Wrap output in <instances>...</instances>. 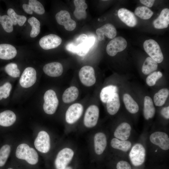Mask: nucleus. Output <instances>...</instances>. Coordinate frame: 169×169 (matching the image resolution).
<instances>
[{
  "instance_id": "1",
  "label": "nucleus",
  "mask_w": 169,
  "mask_h": 169,
  "mask_svg": "<svg viewBox=\"0 0 169 169\" xmlns=\"http://www.w3.org/2000/svg\"><path fill=\"white\" fill-rule=\"evenodd\" d=\"M16 156L17 158L25 160L31 165H35L38 161V156L35 150L25 143L20 144L18 146Z\"/></svg>"
},
{
  "instance_id": "2",
  "label": "nucleus",
  "mask_w": 169,
  "mask_h": 169,
  "mask_svg": "<svg viewBox=\"0 0 169 169\" xmlns=\"http://www.w3.org/2000/svg\"><path fill=\"white\" fill-rule=\"evenodd\" d=\"M145 52L150 57L158 63H161L164 57L160 47L157 42L152 39L146 40L143 43Z\"/></svg>"
},
{
  "instance_id": "3",
  "label": "nucleus",
  "mask_w": 169,
  "mask_h": 169,
  "mask_svg": "<svg viewBox=\"0 0 169 169\" xmlns=\"http://www.w3.org/2000/svg\"><path fill=\"white\" fill-rule=\"evenodd\" d=\"M44 99L43 108L45 113L49 115L54 114L59 105V100L55 91L51 89L47 90L44 94Z\"/></svg>"
},
{
  "instance_id": "4",
  "label": "nucleus",
  "mask_w": 169,
  "mask_h": 169,
  "mask_svg": "<svg viewBox=\"0 0 169 169\" xmlns=\"http://www.w3.org/2000/svg\"><path fill=\"white\" fill-rule=\"evenodd\" d=\"M74 155L73 150L69 148H64L58 153L55 161L56 169H64L72 159Z\"/></svg>"
},
{
  "instance_id": "5",
  "label": "nucleus",
  "mask_w": 169,
  "mask_h": 169,
  "mask_svg": "<svg viewBox=\"0 0 169 169\" xmlns=\"http://www.w3.org/2000/svg\"><path fill=\"white\" fill-rule=\"evenodd\" d=\"M129 157L132 164L135 166L141 165L144 162L146 151L141 144L137 143L133 146L129 153Z\"/></svg>"
},
{
  "instance_id": "6",
  "label": "nucleus",
  "mask_w": 169,
  "mask_h": 169,
  "mask_svg": "<svg viewBox=\"0 0 169 169\" xmlns=\"http://www.w3.org/2000/svg\"><path fill=\"white\" fill-rule=\"evenodd\" d=\"M127 44L126 41L122 37L114 38L108 44L106 48L107 53L110 56H115L118 52L124 50Z\"/></svg>"
},
{
  "instance_id": "7",
  "label": "nucleus",
  "mask_w": 169,
  "mask_h": 169,
  "mask_svg": "<svg viewBox=\"0 0 169 169\" xmlns=\"http://www.w3.org/2000/svg\"><path fill=\"white\" fill-rule=\"evenodd\" d=\"M82 83L87 86H92L95 83L96 78L94 68L90 66H85L81 68L79 73Z\"/></svg>"
},
{
  "instance_id": "8",
  "label": "nucleus",
  "mask_w": 169,
  "mask_h": 169,
  "mask_svg": "<svg viewBox=\"0 0 169 169\" xmlns=\"http://www.w3.org/2000/svg\"><path fill=\"white\" fill-rule=\"evenodd\" d=\"M99 110L95 105L89 106L87 109L84 119V123L87 127L90 128L97 124L99 117Z\"/></svg>"
},
{
  "instance_id": "9",
  "label": "nucleus",
  "mask_w": 169,
  "mask_h": 169,
  "mask_svg": "<svg viewBox=\"0 0 169 169\" xmlns=\"http://www.w3.org/2000/svg\"><path fill=\"white\" fill-rule=\"evenodd\" d=\"M34 145L35 148L41 152H48L50 147V139L49 134L44 131H40L35 139Z\"/></svg>"
},
{
  "instance_id": "10",
  "label": "nucleus",
  "mask_w": 169,
  "mask_h": 169,
  "mask_svg": "<svg viewBox=\"0 0 169 169\" xmlns=\"http://www.w3.org/2000/svg\"><path fill=\"white\" fill-rule=\"evenodd\" d=\"M55 18L58 23L64 26L68 31H73L76 28V22L71 18L69 13L67 11H60L56 14Z\"/></svg>"
},
{
  "instance_id": "11",
  "label": "nucleus",
  "mask_w": 169,
  "mask_h": 169,
  "mask_svg": "<svg viewBox=\"0 0 169 169\" xmlns=\"http://www.w3.org/2000/svg\"><path fill=\"white\" fill-rule=\"evenodd\" d=\"M36 79L35 69L32 67H28L23 71L19 80V83L23 87L28 88L35 84Z\"/></svg>"
},
{
  "instance_id": "12",
  "label": "nucleus",
  "mask_w": 169,
  "mask_h": 169,
  "mask_svg": "<svg viewBox=\"0 0 169 169\" xmlns=\"http://www.w3.org/2000/svg\"><path fill=\"white\" fill-rule=\"evenodd\" d=\"M83 110L82 105L76 103L71 105L66 111L65 120L69 124H72L77 121L81 116Z\"/></svg>"
},
{
  "instance_id": "13",
  "label": "nucleus",
  "mask_w": 169,
  "mask_h": 169,
  "mask_svg": "<svg viewBox=\"0 0 169 169\" xmlns=\"http://www.w3.org/2000/svg\"><path fill=\"white\" fill-rule=\"evenodd\" d=\"M62 41L61 38L59 36L50 34L42 37L39 40V44L43 49L48 50L58 47Z\"/></svg>"
},
{
  "instance_id": "14",
  "label": "nucleus",
  "mask_w": 169,
  "mask_h": 169,
  "mask_svg": "<svg viewBox=\"0 0 169 169\" xmlns=\"http://www.w3.org/2000/svg\"><path fill=\"white\" fill-rule=\"evenodd\" d=\"M150 139L153 144L159 146L162 149H169V138L166 133L160 131L154 132L150 135Z\"/></svg>"
},
{
  "instance_id": "15",
  "label": "nucleus",
  "mask_w": 169,
  "mask_h": 169,
  "mask_svg": "<svg viewBox=\"0 0 169 169\" xmlns=\"http://www.w3.org/2000/svg\"><path fill=\"white\" fill-rule=\"evenodd\" d=\"M96 33L98 36V39L101 41L104 39V35L110 39H113L116 35L117 31L112 24L107 23L97 28Z\"/></svg>"
},
{
  "instance_id": "16",
  "label": "nucleus",
  "mask_w": 169,
  "mask_h": 169,
  "mask_svg": "<svg viewBox=\"0 0 169 169\" xmlns=\"http://www.w3.org/2000/svg\"><path fill=\"white\" fill-rule=\"evenodd\" d=\"M118 15L120 20L129 27H134L137 23V20L135 14L126 8L120 9Z\"/></svg>"
},
{
  "instance_id": "17",
  "label": "nucleus",
  "mask_w": 169,
  "mask_h": 169,
  "mask_svg": "<svg viewBox=\"0 0 169 169\" xmlns=\"http://www.w3.org/2000/svg\"><path fill=\"white\" fill-rule=\"evenodd\" d=\"M43 70L47 75L52 77H57L62 74L63 69L61 63L58 62H53L44 65Z\"/></svg>"
},
{
  "instance_id": "18",
  "label": "nucleus",
  "mask_w": 169,
  "mask_h": 169,
  "mask_svg": "<svg viewBox=\"0 0 169 169\" xmlns=\"http://www.w3.org/2000/svg\"><path fill=\"white\" fill-rule=\"evenodd\" d=\"M107 138L105 134L101 132L95 134L94 137V149L97 155L102 154L107 146Z\"/></svg>"
},
{
  "instance_id": "19",
  "label": "nucleus",
  "mask_w": 169,
  "mask_h": 169,
  "mask_svg": "<svg viewBox=\"0 0 169 169\" xmlns=\"http://www.w3.org/2000/svg\"><path fill=\"white\" fill-rule=\"evenodd\" d=\"M131 131L130 125L127 123L123 122L116 128L114 133V136L118 139L126 141L129 138Z\"/></svg>"
},
{
  "instance_id": "20",
  "label": "nucleus",
  "mask_w": 169,
  "mask_h": 169,
  "mask_svg": "<svg viewBox=\"0 0 169 169\" xmlns=\"http://www.w3.org/2000/svg\"><path fill=\"white\" fill-rule=\"evenodd\" d=\"M154 27L157 29L167 28L169 24V9L167 8L163 9L158 17L153 22Z\"/></svg>"
},
{
  "instance_id": "21",
  "label": "nucleus",
  "mask_w": 169,
  "mask_h": 169,
  "mask_svg": "<svg viewBox=\"0 0 169 169\" xmlns=\"http://www.w3.org/2000/svg\"><path fill=\"white\" fill-rule=\"evenodd\" d=\"M17 54V50L13 45L6 44H0V59L8 60L13 59Z\"/></svg>"
},
{
  "instance_id": "22",
  "label": "nucleus",
  "mask_w": 169,
  "mask_h": 169,
  "mask_svg": "<svg viewBox=\"0 0 169 169\" xmlns=\"http://www.w3.org/2000/svg\"><path fill=\"white\" fill-rule=\"evenodd\" d=\"M120 106L119 96L117 93L113 94L106 102V108L108 112L110 115L116 114L118 111Z\"/></svg>"
},
{
  "instance_id": "23",
  "label": "nucleus",
  "mask_w": 169,
  "mask_h": 169,
  "mask_svg": "<svg viewBox=\"0 0 169 169\" xmlns=\"http://www.w3.org/2000/svg\"><path fill=\"white\" fill-rule=\"evenodd\" d=\"M74 3L75 7L73 13L74 16L79 20L85 19L87 15L86 9L88 7L85 0H74Z\"/></svg>"
},
{
  "instance_id": "24",
  "label": "nucleus",
  "mask_w": 169,
  "mask_h": 169,
  "mask_svg": "<svg viewBox=\"0 0 169 169\" xmlns=\"http://www.w3.org/2000/svg\"><path fill=\"white\" fill-rule=\"evenodd\" d=\"M15 114L12 111L6 110L0 113V125L8 127L13 125L16 120Z\"/></svg>"
},
{
  "instance_id": "25",
  "label": "nucleus",
  "mask_w": 169,
  "mask_h": 169,
  "mask_svg": "<svg viewBox=\"0 0 169 169\" xmlns=\"http://www.w3.org/2000/svg\"><path fill=\"white\" fill-rule=\"evenodd\" d=\"M155 113V108L151 98L149 96L145 97L144 103L143 114L147 120L153 117Z\"/></svg>"
},
{
  "instance_id": "26",
  "label": "nucleus",
  "mask_w": 169,
  "mask_h": 169,
  "mask_svg": "<svg viewBox=\"0 0 169 169\" xmlns=\"http://www.w3.org/2000/svg\"><path fill=\"white\" fill-rule=\"evenodd\" d=\"M79 91L77 88L74 86H71L67 89L62 95L63 101L66 103L72 102L78 98Z\"/></svg>"
},
{
  "instance_id": "27",
  "label": "nucleus",
  "mask_w": 169,
  "mask_h": 169,
  "mask_svg": "<svg viewBox=\"0 0 169 169\" xmlns=\"http://www.w3.org/2000/svg\"><path fill=\"white\" fill-rule=\"evenodd\" d=\"M123 101L126 109L129 112L135 114L138 112V105L129 94L126 93L123 95Z\"/></svg>"
},
{
  "instance_id": "28",
  "label": "nucleus",
  "mask_w": 169,
  "mask_h": 169,
  "mask_svg": "<svg viewBox=\"0 0 169 169\" xmlns=\"http://www.w3.org/2000/svg\"><path fill=\"white\" fill-rule=\"evenodd\" d=\"M157 67V63L151 57H148L143 63L142 71L144 74L148 75L156 70Z\"/></svg>"
},
{
  "instance_id": "29",
  "label": "nucleus",
  "mask_w": 169,
  "mask_h": 169,
  "mask_svg": "<svg viewBox=\"0 0 169 169\" xmlns=\"http://www.w3.org/2000/svg\"><path fill=\"white\" fill-rule=\"evenodd\" d=\"M169 95V91L167 89L163 88L160 90L154 96L153 100L155 105L158 106L163 105Z\"/></svg>"
},
{
  "instance_id": "30",
  "label": "nucleus",
  "mask_w": 169,
  "mask_h": 169,
  "mask_svg": "<svg viewBox=\"0 0 169 169\" xmlns=\"http://www.w3.org/2000/svg\"><path fill=\"white\" fill-rule=\"evenodd\" d=\"M118 88L113 85H109L103 88L101 90L100 97L101 101L103 103H106L110 97L114 93H117Z\"/></svg>"
},
{
  "instance_id": "31",
  "label": "nucleus",
  "mask_w": 169,
  "mask_h": 169,
  "mask_svg": "<svg viewBox=\"0 0 169 169\" xmlns=\"http://www.w3.org/2000/svg\"><path fill=\"white\" fill-rule=\"evenodd\" d=\"M110 145L114 149L126 152L131 148V144L129 141L120 140L116 138H114L111 140Z\"/></svg>"
},
{
  "instance_id": "32",
  "label": "nucleus",
  "mask_w": 169,
  "mask_h": 169,
  "mask_svg": "<svg viewBox=\"0 0 169 169\" xmlns=\"http://www.w3.org/2000/svg\"><path fill=\"white\" fill-rule=\"evenodd\" d=\"M7 14L11 19L13 25H15L18 24L20 26H22L27 20L25 16L17 14L12 8H10L8 9Z\"/></svg>"
},
{
  "instance_id": "33",
  "label": "nucleus",
  "mask_w": 169,
  "mask_h": 169,
  "mask_svg": "<svg viewBox=\"0 0 169 169\" xmlns=\"http://www.w3.org/2000/svg\"><path fill=\"white\" fill-rule=\"evenodd\" d=\"M135 14L143 19L150 18L153 14V12L149 8L145 6H139L135 10Z\"/></svg>"
},
{
  "instance_id": "34",
  "label": "nucleus",
  "mask_w": 169,
  "mask_h": 169,
  "mask_svg": "<svg viewBox=\"0 0 169 169\" xmlns=\"http://www.w3.org/2000/svg\"><path fill=\"white\" fill-rule=\"evenodd\" d=\"M28 22L32 27L30 36L31 38H35L38 35L40 32V23L37 19L34 17L29 18L28 20Z\"/></svg>"
},
{
  "instance_id": "35",
  "label": "nucleus",
  "mask_w": 169,
  "mask_h": 169,
  "mask_svg": "<svg viewBox=\"0 0 169 169\" xmlns=\"http://www.w3.org/2000/svg\"><path fill=\"white\" fill-rule=\"evenodd\" d=\"M0 23L4 30L7 33H11L13 30V24L10 18L7 15H0Z\"/></svg>"
},
{
  "instance_id": "36",
  "label": "nucleus",
  "mask_w": 169,
  "mask_h": 169,
  "mask_svg": "<svg viewBox=\"0 0 169 169\" xmlns=\"http://www.w3.org/2000/svg\"><path fill=\"white\" fill-rule=\"evenodd\" d=\"M11 151L10 146L7 144L3 146L0 149V167L3 166L6 163Z\"/></svg>"
},
{
  "instance_id": "37",
  "label": "nucleus",
  "mask_w": 169,
  "mask_h": 169,
  "mask_svg": "<svg viewBox=\"0 0 169 169\" xmlns=\"http://www.w3.org/2000/svg\"><path fill=\"white\" fill-rule=\"evenodd\" d=\"M5 70L8 75L12 77L17 78L20 76V71L15 63H11L7 64L5 67Z\"/></svg>"
},
{
  "instance_id": "38",
  "label": "nucleus",
  "mask_w": 169,
  "mask_h": 169,
  "mask_svg": "<svg viewBox=\"0 0 169 169\" xmlns=\"http://www.w3.org/2000/svg\"><path fill=\"white\" fill-rule=\"evenodd\" d=\"M28 4L33 11L39 15L43 14L45 13V9L43 5L36 0H29Z\"/></svg>"
},
{
  "instance_id": "39",
  "label": "nucleus",
  "mask_w": 169,
  "mask_h": 169,
  "mask_svg": "<svg viewBox=\"0 0 169 169\" xmlns=\"http://www.w3.org/2000/svg\"><path fill=\"white\" fill-rule=\"evenodd\" d=\"M162 76V73L160 71H155L151 73L146 78L147 84L149 86L155 85L157 80Z\"/></svg>"
},
{
  "instance_id": "40",
  "label": "nucleus",
  "mask_w": 169,
  "mask_h": 169,
  "mask_svg": "<svg viewBox=\"0 0 169 169\" xmlns=\"http://www.w3.org/2000/svg\"><path fill=\"white\" fill-rule=\"evenodd\" d=\"M11 89L12 85L9 82H6L0 86V100L3 98L6 99L8 97L9 95Z\"/></svg>"
},
{
  "instance_id": "41",
  "label": "nucleus",
  "mask_w": 169,
  "mask_h": 169,
  "mask_svg": "<svg viewBox=\"0 0 169 169\" xmlns=\"http://www.w3.org/2000/svg\"><path fill=\"white\" fill-rule=\"evenodd\" d=\"M117 169H131L130 165L127 162L121 161L117 164Z\"/></svg>"
},
{
  "instance_id": "42",
  "label": "nucleus",
  "mask_w": 169,
  "mask_h": 169,
  "mask_svg": "<svg viewBox=\"0 0 169 169\" xmlns=\"http://www.w3.org/2000/svg\"><path fill=\"white\" fill-rule=\"evenodd\" d=\"M88 36L85 34H82L77 37L73 42L76 45L84 42L88 38Z\"/></svg>"
},
{
  "instance_id": "43",
  "label": "nucleus",
  "mask_w": 169,
  "mask_h": 169,
  "mask_svg": "<svg viewBox=\"0 0 169 169\" xmlns=\"http://www.w3.org/2000/svg\"><path fill=\"white\" fill-rule=\"evenodd\" d=\"M66 49L68 51L75 54L76 45L74 42H71L67 44L66 46Z\"/></svg>"
},
{
  "instance_id": "44",
  "label": "nucleus",
  "mask_w": 169,
  "mask_h": 169,
  "mask_svg": "<svg viewBox=\"0 0 169 169\" xmlns=\"http://www.w3.org/2000/svg\"><path fill=\"white\" fill-rule=\"evenodd\" d=\"M161 115L165 118L169 119V106L163 108L161 111Z\"/></svg>"
},
{
  "instance_id": "45",
  "label": "nucleus",
  "mask_w": 169,
  "mask_h": 169,
  "mask_svg": "<svg viewBox=\"0 0 169 169\" xmlns=\"http://www.w3.org/2000/svg\"><path fill=\"white\" fill-rule=\"evenodd\" d=\"M140 2L143 4L147 6V7H152L155 1L154 0H141Z\"/></svg>"
},
{
  "instance_id": "46",
  "label": "nucleus",
  "mask_w": 169,
  "mask_h": 169,
  "mask_svg": "<svg viewBox=\"0 0 169 169\" xmlns=\"http://www.w3.org/2000/svg\"><path fill=\"white\" fill-rule=\"evenodd\" d=\"M95 37L93 36H90L88 37L86 42L88 45L91 48L94 44L95 41Z\"/></svg>"
},
{
  "instance_id": "47",
  "label": "nucleus",
  "mask_w": 169,
  "mask_h": 169,
  "mask_svg": "<svg viewBox=\"0 0 169 169\" xmlns=\"http://www.w3.org/2000/svg\"><path fill=\"white\" fill-rule=\"evenodd\" d=\"M23 8L24 11L27 13L32 14L33 11L29 5L28 4H24L23 5Z\"/></svg>"
},
{
  "instance_id": "48",
  "label": "nucleus",
  "mask_w": 169,
  "mask_h": 169,
  "mask_svg": "<svg viewBox=\"0 0 169 169\" xmlns=\"http://www.w3.org/2000/svg\"><path fill=\"white\" fill-rule=\"evenodd\" d=\"M64 169H72L71 167L70 166H68L66 167Z\"/></svg>"
},
{
  "instance_id": "49",
  "label": "nucleus",
  "mask_w": 169,
  "mask_h": 169,
  "mask_svg": "<svg viewBox=\"0 0 169 169\" xmlns=\"http://www.w3.org/2000/svg\"><path fill=\"white\" fill-rule=\"evenodd\" d=\"M8 169H13L11 168H9Z\"/></svg>"
}]
</instances>
